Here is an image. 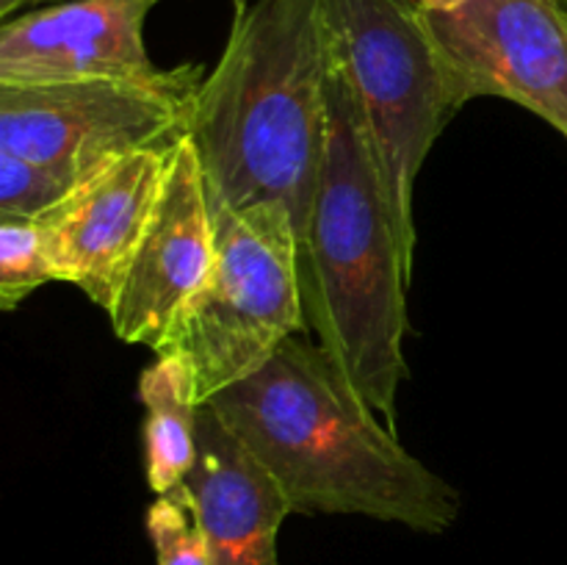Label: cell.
Listing matches in <instances>:
<instances>
[{"mask_svg":"<svg viewBox=\"0 0 567 565\" xmlns=\"http://www.w3.org/2000/svg\"><path fill=\"white\" fill-rule=\"evenodd\" d=\"M214 258L216 225L203 164L192 136H183L172 147L153 222L105 310L116 338L158 355L183 310L203 288Z\"/></svg>","mask_w":567,"mask_h":565,"instance_id":"cell-8","label":"cell"},{"mask_svg":"<svg viewBox=\"0 0 567 565\" xmlns=\"http://www.w3.org/2000/svg\"><path fill=\"white\" fill-rule=\"evenodd\" d=\"M37 3H42V0H0V17H3V22H6V20H11L17 11L28 9V6H37Z\"/></svg>","mask_w":567,"mask_h":565,"instance_id":"cell-17","label":"cell"},{"mask_svg":"<svg viewBox=\"0 0 567 565\" xmlns=\"http://www.w3.org/2000/svg\"><path fill=\"white\" fill-rule=\"evenodd\" d=\"M559 3H563V6H565V9H567V0H559Z\"/></svg>","mask_w":567,"mask_h":565,"instance_id":"cell-18","label":"cell"},{"mask_svg":"<svg viewBox=\"0 0 567 565\" xmlns=\"http://www.w3.org/2000/svg\"><path fill=\"white\" fill-rule=\"evenodd\" d=\"M144 404V474L155 496L186 485L197 463V421L203 410L197 374L183 352L155 355L138 377Z\"/></svg>","mask_w":567,"mask_h":565,"instance_id":"cell-12","label":"cell"},{"mask_svg":"<svg viewBox=\"0 0 567 565\" xmlns=\"http://www.w3.org/2000/svg\"><path fill=\"white\" fill-rule=\"evenodd\" d=\"M210 214L214 266L161 349L192 360L203 404L252 377L286 338L308 330L291 216L280 208L230 205Z\"/></svg>","mask_w":567,"mask_h":565,"instance_id":"cell-5","label":"cell"},{"mask_svg":"<svg viewBox=\"0 0 567 565\" xmlns=\"http://www.w3.org/2000/svg\"><path fill=\"white\" fill-rule=\"evenodd\" d=\"M460 97H504L567 138V9L559 0H468L424 11Z\"/></svg>","mask_w":567,"mask_h":565,"instance_id":"cell-7","label":"cell"},{"mask_svg":"<svg viewBox=\"0 0 567 565\" xmlns=\"http://www.w3.org/2000/svg\"><path fill=\"white\" fill-rule=\"evenodd\" d=\"M410 282L363 103L330 37L324 155L302 253L305 316L316 343L391 430L410 377Z\"/></svg>","mask_w":567,"mask_h":565,"instance_id":"cell-3","label":"cell"},{"mask_svg":"<svg viewBox=\"0 0 567 565\" xmlns=\"http://www.w3.org/2000/svg\"><path fill=\"white\" fill-rule=\"evenodd\" d=\"M424 11H457L460 6H465L468 0H415Z\"/></svg>","mask_w":567,"mask_h":565,"instance_id":"cell-16","label":"cell"},{"mask_svg":"<svg viewBox=\"0 0 567 565\" xmlns=\"http://www.w3.org/2000/svg\"><path fill=\"white\" fill-rule=\"evenodd\" d=\"M210 565H280L277 532L291 515L269 471L236 441L210 404L197 421V463L186 480Z\"/></svg>","mask_w":567,"mask_h":565,"instance_id":"cell-11","label":"cell"},{"mask_svg":"<svg viewBox=\"0 0 567 565\" xmlns=\"http://www.w3.org/2000/svg\"><path fill=\"white\" fill-rule=\"evenodd\" d=\"M48 282H55V275L39 222L0 216V308L14 310Z\"/></svg>","mask_w":567,"mask_h":565,"instance_id":"cell-13","label":"cell"},{"mask_svg":"<svg viewBox=\"0 0 567 565\" xmlns=\"http://www.w3.org/2000/svg\"><path fill=\"white\" fill-rule=\"evenodd\" d=\"M327 61L324 0H233L230 37L188 127L210 210H286L299 260L324 155Z\"/></svg>","mask_w":567,"mask_h":565,"instance_id":"cell-2","label":"cell"},{"mask_svg":"<svg viewBox=\"0 0 567 565\" xmlns=\"http://www.w3.org/2000/svg\"><path fill=\"white\" fill-rule=\"evenodd\" d=\"M205 75L188 61L153 81L0 86V150L48 166L75 192L125 155L188 136Z\"/></svg>","mask_w":567,"mask_h":565,"instance_id":"cell-6","label":"cell"},{"mask_svg":"<svg viewBox=\"0 0 567 565\" xmlns=\"http://www.w3.org/2000/svg\"><path fill=\"white\" fill-rule=\"evenodd\" d=\"M169 155L172 147L125 155L39 216L55 282H70L103 310L111 308L153 222Z\"/></svg>","mask_w":567,"mask_h":565,"instance_id":"cell-9","label":"cell"},{"mask_svg":"<svg viewBox=\"0 0 567 565\" xmlns=\"http://www.w3.org/2000/svg\"><path fill=\"white\" fill-rule=\"evenodd\" d=\"M70 194L66 183L48 166L0 150V216L39 219Z\"/></svg>","mask_w":567,"mask_h":565,"instance_id":"cell-15","label":"cell"},{"mask_svg":"<svg viewBox=\"0 0 567 565\" xmlns=\"http://www.w3.org/2000/svg\"><path fill=\"white\" fill-rule=\"evenodd\" d=\"M161 0H66L0 25V86L153 81L164 75L144 44Z\"/></svg>","mask_w":567,"mask_h":565,"instance_id":"cell-10","label":"cell"},{"mask_svg":"<svg viewBox=\"0 0 567 565\" xmlns=\"http://www.w3.org/2000/svg\"><path fill=\"white\" fill-rule=\"evenodd\" d=\"M147 535L158 565H210L208 543L186 485L155 496L147 510Z\"/></svg>","mask_w":567,"mask_h":565,"instance_id":"cell-14","label":"cell"},{"mask_svg":"<svg viewBox=\"0 0 567 565\" xmlns=\"http://www.w3.org/2000/svg\"><path fill=\"white\" fill-rule=\"evenodd\" d=\"M327 25L363 103L404 269H415V183L463 109L457 81L415 0H324Z\"/></svg>","mask_w":567,"mask_h":565,"instance_id":"cell-4","label":"cell"},{"mask_svg":"<svg viewBox=\"0 0 567 565\" xmlns=\"http://www.w3.org/2000/svg\"><path fill=\"white\" fill-rule=\"evenodd\" d=\"M205 404L269 471L291 515H365L441 535L463 513L457 487L404 449L308 336L286 338Z\"/></svg>","mask_w":567,"mask_h":565,"instance_id":"cell-1","label":"cell"}]
</instances>
